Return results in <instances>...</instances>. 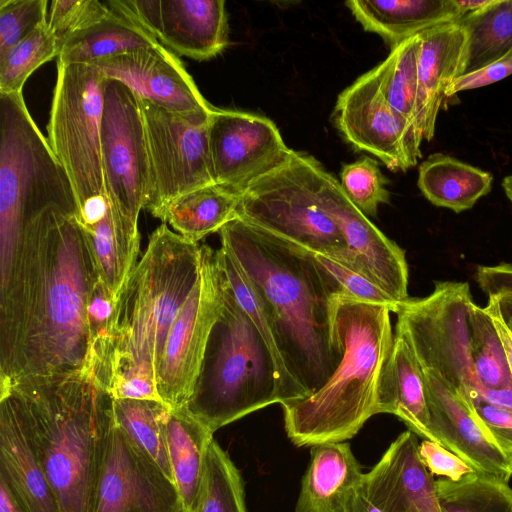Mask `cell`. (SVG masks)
<instances>
[{
	"label": "cell",
	"instance_id": "cell-1",
	"mask_svg": "<svg viewBox=\"0 0 512 512\" xmlns=\"http://www.w3.org/2000/svg\"><path fill=\"white\" fill-rule=\"evenodd\" d=\"M99 280L77 215L52 206L28 221L0 281V384L90 372L87 306Z\"/></svg>",
	"mask_w": 512,
	"mask_h": 512
},
{
	"label": "cell",
	"instance_id": "cell-2",
	"mask_svg": "<svg viewBox=\"0 0 512 512\" xmlns=\"http://www.w3.org/2000/svg\"><path fill=\"white\" fill-rule=\"evenodd\" d=\"M218 233L258 297L287 372L311 395L341 361L335 300L348 292L314 253L238 217Z\"/></svg>",
	"mask_w": 512,
	"mask_h": 512
},
{
	"label": "cell",
	"instance_id": "cell-3",
	"mask_svg": "<svg viewBox=\"0 0 512 512\" xmlns=\"http://www.w3.org/2000/svg\"><path fill=\"white\" fill-rule=\"evenodd\" d=\"M200 263L201 246L166 223L150 235L116 300L105 376L113 399L161 401L156 380L166 338L197 281Z\"/></svg>",
	"mask_w": 512,
	"mask_h": 512
},
{
	"label": "cell",
	"instance_id": "cell-4",
	"mask_svg": "<svg viewBox=\"0 0 512 512\" xmlns=\"http://www.w3.org/2000/svg\"><path fill=\"white\" fill-rule=\"evenodd\" d=\"M16 397L60 512H93L113 420L110 394L89 372L0 384Z\"/></svg>",
	"mask_w": 512,
	"mask_h": 512
},
{
	"label": "cell",
	"instance_id": "cell-5",
	"mask_svg": "<svg viewBox=\"0 0 512 512\" xmlns=\"http://www.w3.org/2000/svg\"><path fill=\"white\" fill-rule=\"evenodd\" d=\"M391 308L349 293L335 300L343 355L328 381L311 395L281 405L285 431L298 447L343 442L377 414L378 379L392 349Z\"/></svg>",
	"mask_w": 512,
	"mask_h": 512
},
{
	"label": "cell",
	"instance_id": "cell-6",
	"mask_svg": "<svg viewBox=\"0 0 512 512\" xmlns=\"http://www.w3.org/2000/svg\"><path fill=\"white\" fill-rule=\"evenodd\" d=\"M275 403L280 399L274 358L224 276L223 306L185 408L214 433Z\"/></svg>",
	"mask_w": 512,
	"mask_h": 512
},
{
	"label": "cell",
	"instance_id": "cell-7",
	"mask_svg": "<svg viewBox=\"0 0 512 512\" xmlns=\"http://www.w3.org/2000/svg\"><path fill=\"white\" fill-rule=\"evenodd\" d=\"M79 214L68 175L25 104L23 92L0 93V276L21 233L48 207Z\"/></svg>",
	"mask_w": 512,
	"mask_h": 512
},
{
	"label": "cell",
	"instance_id": "cell-8",
	"mask_svg": "<svg viewBox=\"0 0 512 512\" xmlns=\"http://www.w3.org/2000/svg\"><path fill=\"white\" fill-rule=\"evenodd\" d=\"M324 170L313 156L290 149L242 191L237 217L354 270L343 234L322 204Z\"/></svg>",
	"mask_w": 512,
	"mask_h": 512
},
{
	"label": "cell",
	"instance_id": "cell-9",
	"mask_svg": "<svg viewBox=\"0 0 512 512\" xmlns=\"http://www.w3.org/2000/svg\"><path fill=\"white\" fill-rule=\"evenodd\" d=\"M474 304L467 282L438 281L423 298L397 304L396 334L412 350L419 366L450 385L471 407L481 401L470 350V312Z\"/></svg>",
	"mask_w": 512,
	"mask_h": 512
},
{
	"label": "cell",
	"instance_id": "cell-10",
	"mask_svg": "<svg viewBox=\"0 0 512 512\" xmlns=\"http://www.w3.org/2000/svg\"><path fill=\"white\" fill-rule=\"evenodd\" d=\"M104 80L93 65L57 62L47 140L68 175L79 213L107 199L101 161Z\"/></svg>",
	"mask_w": 512,
	"mask_h": 512
},
{
	"label": "cell",
	"instance_id": "cell-11",
	"mask_svg": "<svg viewBox=\"0 0 512 512\" xmlns=\"http://www.w3.org/2000/svg\"><path fill=\"white\" fill-rule=\"evenodd\" d=\"M101 161L113 214L138 229L150 183L143 116L138 95L123 82L109 78L103 83Z\"/></svg>",
	"mask_w": 512,
	"mask_h": 512
},
{
	"label": "cell",
	"instance_id": "cell-12",
	"mask_svg": "<svg viewBox=\"0 0 512 512\" xmlns=\"http://www.w3.org/2000/svg\"><path fill=\"white\" fill-rule=\"evenodd\" d=\"M150 167L144 210L154 217L190 191L215 184L209 153L206 117H186L138 95Z\"/></svg>",
	"mask_w": 512,
	"mask_h": 512
},
{
	"label": "cell",
	"instance_id": "cell-13",
	"mask_svg": "<svg viewBox=\"0 0 512 512\" xmlns=\"http://www.w3.org/2000/svg\"><path fill=\"white\" fill-rule=\"evenodd\" d=\"M223 297L224 276L216 250L201 245L197 281L168 332L157 373L159 397L170 408L186 407L194 392Z\"/></svg>",
	"mask_w": 512,
	"mask_h": 512
},
{
	"label": "cell",
	"instance_id": "cell-14",
	"mask_svg": "<svg viewBox=\"0 0 512 512\" xmlns=\"http://www.w3.org/2000/svg\"><path fill=\"white\" fill-rule=\"evenodd\" d=\"M333 119L351 146L391 171H406L422 156L421 134L386 101L373 69L339 94Z\"/></svg>",
	"mask_w": 512,
	"mask_h": 512
},
{
	"label": "cell",
	"instance_id": "cell-15",
	"mask_svg": "<svg viewBox=\"0 0 512 512\" xmlns=\"http://www.w3.org/2000/svg\"><path fill=\"white\" fill-rule=\"evenodd\" d=\"M93 512H185L175 482L114 419Z\"/></svg>",
	"mask_w": 512,
	"mask_h": 512
},
{
	"label": "cell",
	"instance_id": "cell-16",
	"mask_svg": "<svg viewBox=\"0 0 512 512\" xmlns=\"http://www.w3.org/2000/svg\"><path fill=\"white\" fill-rule=\"evenodd\" d=\"M106 3L178 55L209 60L229 43L224 0H109Z\"/></svg>",
	"mask_w": 512,
	"mask_h": 512
},
{
	"label": "cell",
	"instance_id": "cell-17",
	"mask_svg": "<svg viewBox=\"0 0 512 512\" xmlns=\"http://www.w3.org/2000/svg\"><path fill=\"white\" fill-rule=\"evenodd\" d=\"M208 142L215 183L238 192L277 166L290 151L269 118L215 107L209 117Z\"/></svg>",
	"mask_w": 512,
	"mask_h": 512
},
{
	"label": "cell",
	"instance_id": "cell-18",
	"mask_svg": "<svg viewBox=\"0 0 512 512\" xmlns=\"http://www.w3.org/2000/svg\"><path fill=\"white\" fill-rule=\"evenodd\" d=\"M322 204L348 246L354 270L383 289L395 302L409 299L404 250L385 236L346 196L340 182L324 170Z\"/></svg>",
	"mask_w": 512,
	"mask_h": 512
},
{
	"label": "cell",
	"instance_id": "cell-19",
	"mask_svg": "<svg viewBox=\"0 0 512 512\" xmlns=\"http://www.w3.org/2000/svg\"><path fill=\"white\" fill-rule=\"evenodd\" d=\"M105 78L186 117H206L214 107L203 97L179 57L160 43L94 62Z\"/></svg>",
	"mask_w": 512,
	"mask_h": 512
},
{
	"label": "cell",
	"instance_id": "cell-20",
	"mask_svg": "<svg viewBox=\"0 0 512 512\" xmlns=\"http://www.w3.org/2000/svg\"><path fill=\"white\" fill-rule=\"evenodd\" d=\"M422 370L430 430L436 442L475 471L505 481L512 476V462L503 453L463 398L434 373Z\"/></svg>",
	"mask_w": 512,
	"mask_h": 512
},
{
	"label": "cell",
	"instance_id": "cell-21",
	"mask_svg": "<svg viewBox=\"0 0 512 512\" xmlns=\"http://www.w3.org/2000/svg\"><path fill=\"white\" fill-rule=\"evenodd\" d=\"M417 435L402 432L364 473L367 497L383 512H442L433 475L418 454Z\"/></svg>",
	"mask_w": 512,
	"mask_h": 512
},
{
	"label": "cell",
	"instance_id": "cell-22",
	"mask_svg": "<svg viewBox=\"0 0 512 512\" xmlns=\"http://www.w3.org/2000/svg\"><path fill=\"white\" fill-rule=\"evenodd\" d=\"M0 478L25 512H60L21 407L7 389H0Z\"/></svg>",
	"mask_w": 512,
	"mask_h": 512
},
{
	"label": "cell",
	"instance_id": "cell-23",
	"mask_svg": "<svg viewBox=\"0 0 512 512\" xmlns=\"http://www.w3.org/2000/svg\"><path fill=\"white\" fill-rule=\"evenodd\" d=\"M417 124L423 140L435 134L446 90L462 74L467 34L458 22L442 24L419 34Z\"/></svg>",
	"mask_w": 512,
	"mask_h": 512
},
{
	"label": "cell",
	"instance_id": "cell-24",
	"mask_svg": "<svg viewBox=\"0 0 512 512\" xmlns=\"http://www.w3.org/2000/svg\"><path fill=\"white\" fill-rule=\"evenodd\" d=\"M295 512H349L364 473L347 442H327L310 449Z\"/></svg>",
	"mask_w": 512,
	"mask_h": 512
},
{
	"label": "cell",
	"instance_id": "cell-25",
	"mask_svg": "<svg viewBox=\"0 0 512 512\" xmlns=\"http://www.w3.org/2000/svg\"><path fill=\"white\" fill-rule=\"evenodd\" d=\"M397 416L408 430L436 442L430 430L422 370L407 342L394 335L392 349L381 369L377 386V414Z\"/></svg>",
	"mask_w": 512,
	"mask_h": 512
},
{
	"label": "cell",
	"instance_id": "cell-26",
	"mask_svg": "<svg viewBox=\"0 0 512 512\" xmlns=\"http://www.w3.org/2000/svg\"><path fill=\"white\" fill-rule=\"evenodd\" d=\"M345 5L366 31L391 47L462 17L455 0H350Z\"/></svg>",
	"mask_w": 512,
	"mask_h": 512
},
{
	"label": "cell",
	"instance_id": "cell-27",
	"mask_svg": "<svg viewBox=\"0 0 512 512\" xmlns=\"http://www.w3.org/2000/svg\"><path fill=\"white\" fill-rule=\"evenodd\" d=\"M492 182L491 173L441 153L420 164L417 180L429 202L456 213L471 209L491 191Z\"/></svg>",
	"mask_w": 512,
	"mask_h": 512
},
{
	"label": "cell",
	"instance_id": "cell-28",
	"mask_svg": "<svg viewBox=\"0 0 512 512\" xmlns=\"http://www.w3.org/2000/svg\"><path fill=\"white\" fill-rule=\"evenodd\" d=\"M213 434L185 407L170 408L167 421L168 453L173 479L185 512H191L197 499Z\"/></svg>",
	"mask_w": 512,
	"mask_h": 512
},
{
	"label": "cell",
	"instance_id": "cell-29",
	"mask_svg": "<svg viewBox=\"0 0 512 512\" xmlns=\"http://www.w3.org/2000/svg\"><path fill=\"white\" fill-rule=\"evenodd\" d=\"M241 193L216 183L200 187L172 200L161 220L185 239L198 243L237 217Z\"/></svg>",
	"mask_w": 512,
	"mask_h": 512
},
{
	"label": "cell",
	"instance_id": "cell-30",
	"mask_svg": "<svg viewBox=\"0 0 512 512\" xmlns=\"http://www.w3.org/2000/svg\"><path fill=\"white\" fill-rule=\"evenodd\" d=\"M158 43L146 30L111 9L106 18L66 40L58 62L91 65Z\"/></svg>",
	"mask_w": 512,
	"mask_h": 512
},
{
	"label": "cell",
	"instance_id": "cell-31",
	"mask_svg": "<svg viewBox=\"0 0 512 512\" xmlns=\"http://www.w3.org/2000/svg\"><path fill=\"white\" fill-rule=\"evenodd\" d=\"M457 22L467 34L461 75L489 64L512 49V0H493Z\"/></svg>",
	"mask_w": 512,
	"mask_h": 512
},
{
	"label": "cell",
	"instance_id": "cell-32",
	"mask_svg": "<svg viewBox=\"0 0 512 512\" xmlns=\"http://www.w3.org/2000/svg\"><path fill=\"white\" fill-rule=\"evenodd\" d=\"M170 407L162 401L113 399L115 423L145 451L173 481L167 444Z\"/></svg>",
	"mask_w": 512,
	"mask_h": 512
},
{
	"label": "cell",
	"instance_id": "cell-33",
	"mask_svg": "<svg viewBox=\"0 0 512 512\" xmlns=\"http://www.w3.org/2000/svg\"><path fill=\"white\" fill-rule=\"evenodd\" d=\"M419 49L417 34L391 47L373 71L386 101L421 134L416 114Z\"/></svg>",
	"mask_w": 512,
	"mask_h": 512
},
{
	"label": "cell",
	"instance_id": "cell-34",
	"mask_svg": "<svg viewBox=\"0 0 512 512\" xmlns=\"http://www.w3.org/2000/svg\"><path fill=\"white\" fill-rule=\"evenodd\" d=\"M442 512H512V487L494 475L474 471L457 481L435 480Z\"/></svg>",
	"mask_w": 512,
	"mask_h": 512
},
{
	"label": "cell",
	"instance_id": "cell-35",
	"mask_svg": "<svg viewBox=\"0 0 512 512\" xmlns=\"http://www.w3.org/2000/svg\"><path fill=\"white\" fill-rule=\"evenodd\" d=\"M191 512H247L241 474L214 439L207 449L200 489Z\"/></svg>",
	"mask_w": 512,
	"mask_h": 512
},
{
	"label": "cell",
	"instance_id": "cell-36",
	"mask_svg": "<svg viewBox=\"0 0 512 512\" xmlns=\"http://www.w3.org/2000/svg\"><path fill=\"white\" fill-rule=\"evenodd\" d=\"M470 350L476 378L483 396L512 388L506 354L491 316L474 303L470 312Z\"/></svg>",
	"mask_w": 512,
	"mask_h": 512
},
{
	"label": "cell",
	"instance_id": "cell-37",
	"mask_svg": "<svg viewBox=\"0 0 512 512\" xmlns=\"http://www.w3.org/2000/svg\"><path fill=\"white\" fill-rule=\"evenodd\" d=\"M216 255L225 279L237 302L256 325L274 358L278 378L279 404L283 405L305 398V395L295 384L282 362L268 320L245 273L235 258L223 247L216 250Z\"/></svg>",
	"mask_w": 512,
	"mask_h": 512
},
{
	"label": "cell",
	"instance_id": "cell-38",
	"mask_svg": "<svg viewBox=\"0 0 512 512\" xmlns=\"http://www.w3.org/2000/svg\"><path fill=\"white\" fill-rule=\"evenodd\" d=\"M59 43L48 22L0 57V93H21L28 77L41 65L58 57Z\"/></svg>",
	"mask_w": 512,
	"mask_h": 512
},
{
	"label": "cell",
	"instance_id": "cell-39",
	"mask_svg": "<svg viewBox=\"0 0 512 512\" xmlns=\"http://www.w3.org/2000/svg\"><path fill=\"white\" fill-rule=\"evenodd\" d=\"M340 179L346 196L367 217H375L379 205L389 202L388 181L378 161L368 156L343 165Z\"/></svg>",
	"mask_w": 512,
	"mask_h": 512
},
{
	"label": "cell",
	"instance_id": "cell-40",
	"mask_svg": "<svg viewBox=\"0 0 512 512\" xmlns=\"http://www.w3.org/2000/svg\"><path fill=\"white\" fill-rule=\"evenodd\" d=\"M46 0H0V57L48 22Z\"/></svg>",
	"mask_w": 512,
	"mask_h": 512
},
{
	"label": "cell",
	"instance_id": "cell-41",
	"mask_svg": "<svg viewBox=\"0 0 512 512\" xmlns=\"http://www.w3.org/2000/svg\"><path fill=\"white\" fill-rule=\"evenodd\" d=\"M110 13L106 1L54 0L48 13V26L61 49L70 37L103 20Z\"/></svg>",
	"mask_w": 512,
	"mask_h": 512
},
{
	"label": "cell",
	"instance_id": "cell-42",
	"mask_svg": "<svg viewBox=\"0 0 512 512\" xmlns=\"http://www.w3.org/2000/svg\"><path fill=\"white\" fill-rule=\"evenodd\" d=\"M315 257L352 297L388 306L395 313L398 303L368 278L327 256L315 254Z\"/></svg>",
	"mask_w": 512,
	"mask_h": 512
},
{
	"label": "cell",
	"instance_id": "cell-43",
	"mask_svg": "<svg viewBox=\"0 0 512 512\" xmlns=\"http://www.w3.org/2000/svg\"><path fill=\"white\" fill-rule=\"evenodd\" d=\"M420 460L432 475L457 481L475 470L441 444L424 439L418 446Z\"/></svg>",
	"mask_w": 512,
	"mask_h": 512
},
{
	"label": "cell",
	"instance_id": "cell-44",
	"mask_svg": "<svg viewBox=\"0 0 512 512\" xmlns=\"http://www.w3.org/2000/svg\"><path fill=\"white\" fill-rule=\"evenodd\" d=\"M470 408L512 462V410L484 401H478Z\"/></svg>",
	"mask_w": 512,
	"mask_h": 512
},
{
	"label": "cell",
	"instance_id": "cell-45",
	"mask_svg": "<svg viewBox=\"0 0 512 512\" xmlns=\"http://www.w3.org/2000/svg\"><path fill=\"white\" fill-rule=\"evenodd\" d=\"M511 74L512 49L489 64L454 79L446 90V98L452 97L461 91L481 88L499 82Z\"/></svg>",
	"mask_w": 512,
	"mask_h": 512
},
{
	"label": "cell",
	"instance_id": "cell-46",
	"mask_svg": "<svg viewBox=\"0 0 512 512\" xmlns=\"http://www.w3.org/2000/svg\"><path fill=\"white\" fill-rule=\"evenodd\" d=\"M475 279L487 296L512 293V264L503 262L478 266Z\"/></svg>",
	"mask_w": 512,
	"mask_h": 512
},
{
	"label": "cell",
	"instance_id": "cell-47",
	"mask_svg": "<svg viewBox=\"0 0 512 512\" xmlns=\"http://www.w3.org/2000/svg\"><path fill=\"white\" fill-rule=\"evenodd\" d=\"M484 308L488 313L496 315L512 332V293L488 296V302Z\"/></svg>",
	"mask_w": 512,
	"mask_h": 512
},
{
	"label": "cell",
	"instance_id": "cell-48",
	"mask_svg": "<svg viewBox=\"0 0 512 512\" xmlns=\"http://www.w3.org/2000/svg\"><path fill=\"white\" fill-rule=\"evenodd\" d=\"M488 313V312H487ZM494 323V326L496 328V331L500 337V340L502 342L510 374L512 376V332L505 326V324L494 314L488 313Z\"/></svg>",
	"mask_w": 512,
	"mask_h": 512
},
{
	"label": "cell",
	"instance_id": "cell-49",
	"mask_svg": "<svg viewBox=\"0 0 512 512\" xmlns=\"http://www.w3.org/2000/svg\"><path fill=\"white\" fill-rule=\"evenodd\" d=\"M0 512H25L2 478H0Z\"/></svg>",
	"mask_w": 512,
	"mask_h": 512
},
{
	"label": "cell",
	"instance_id": "cell-50",
	"mask_svg": "<svg viewBox=\"0 0 512 512\" xmlns=\"http://www.w3.org/2000/svg\"><path fill=\"white\" fill-rule=\"evenodd\" d=\"M349 512H383L366 495L363 484L356 491Z\"/></svg>",
	"mask_w": 512,
	"mask_h": 512
},
{
	"label": "cell",
	"instance_id": "cell-51",
	"mask_svg": "<svg viewBox=\"0 0 512 512\" xmlns=\"http://www.w3.org/2000/svg\"><path fill=\"white\" fill-rule=\"evenodd\" d=\"M462 17L477 12L492 3L493 0H455ZM461 17V18H462Z\"/></svg>",
	"mask_w": 512,
	"mask_h": 512
},
{
	"label": "cell",
	"instance_id": "cell-52",
	"mask_svg": "<svg viewBox=\"0 0 512 512\" xmlns=\"http://www.w3.org/2000/svg\"><path fill=\"white\" fill-rule=\"evenodd\" d=\"M504 192L512 204V175L506 176L502 181Z\"/></svg>",
	"mask_w": 512,
	"mask_h": 512
}]
</instances>
